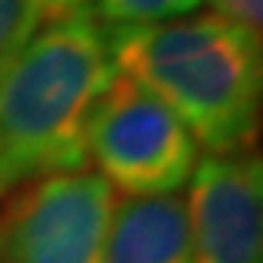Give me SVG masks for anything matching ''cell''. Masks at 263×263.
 I'll return each instance as SVG.
<instances>
[{
  "label": "cell",
  "mask_w": 263,
  "mask_h": 263,
  "mask_svg": "<svg viewBox=\"0 0 263 263\" xmlns=\"http://www.w3.org/2000/svg\"><path fill=\"white\" fill-rule=\"evenodd\" d=\"M108 26L92 10L51 16L0 77V197L86 168V124L115 77Z\"/></svg>",
  "instance_id": "2"
},
{
  "label": "cell",
  "mask_w": 263,
  "mask_h": 263,
  "mask_svg": "<svg viewBox=\"0 0 263 263\" xmlns=\"http://www.w3.org/2000/svg\"><path fill=\"white\" fill-rule=\"evenodd\" d=\"M39 4V13L42 16H64V13H73V10H83L86 0H35Z\"/></svg>",
  "instance_id": "10"
},
{
  "label": "cell",
  "mask_w": 263,
  "mask_h": 263,
  "mask_svg": "<svg viewBox=\"0 0 263 263\" xmlns=\"http://www.w3.org/2000/svg\"><path fill=\"white\" fill-rule=\"evenodd\" d=\"M121 77L172 108L210 156L248 153L260 124V39L219 13L108 26Z\"/></svg>",
  "instance_id": "1"
},
{
  "label": "cell",
  "mask_w": 263,
  "mask_h": 263,
  "mask_svg": "<svg viewBox=\"0 0 263 263\" xmlns=\"http://www.w3.org/2000/svg\"><path fill=\"white\" fill-rule=\"evenodd\" d=\"M4 197L0 263H105L115 194L102 175H45Z\"/></svg>",
  "instance_id": "4"
},
{
  "label": "cell",
  "mask_w": 263,
  "mask_h": 263,
  "mask_svg": "<svg viewBox=\"0 0 263 263\" xmlns=\"http://www.w3.org/2000/svg\"><path fill=\"white\" fill-rule=\"evenodd\" d=\"M105 263H191L187 197L172 191L118 200L105 235Z\"/></svg>",
  "instance_id": "6"
},
{
  "label": "cell",
  "mask_w": 263,
  "mask_h": 263,
  "mask_svg": "<svg viewBox=\"0 0 263 263\" xmlns=\"http://www.w3.org/2000/svg\"><path fill=\"white\" fill-rule=\"evenodd\" d=\"M203 0H96L99 20L108 26H149L191 16Z\"/></svg>",
  "instance_id": "7"
},
{
  "label": "cell",
  "mask_w": 263,
  "mask_h": 263,
  "mask_svg": "<svg viewBox=\"0 0 263 263\" xmlns=\"http://www.w3.org/2000/svg\"><path fill=\"white\" fill-rule=\"evenodd\" d=\"M39 20L42 13L35 0H0V77L26 48L32 32L39 29Z\"/></svg>",
  "instance_id": "8"
},
{
  "label": "cell",
  "mask_w": 263,
  "mask_h": 263,
  "mask_svg": "<svg viewBox=\"0 0 263 263\" xmlns=\"http://www.w3.org/2000/svg\"><path fill=\"white\" fill-rule=\"evenodd\" d=\"M184 197L191 263H263V168L251 149L200 159Z\"/></svg>",
  "instance_id": "5"
},
{
  "label": "cell",
  "mask_w": 263,
  "mask_h": 263,
  "mask_svg": "<svg viewBox=\"0 0 263 263\" xmlns=\"http://www.w3.org/2000/svg\"><path fill=\"white\" fill-rule=\"evenodd\" d=\"M86 156L127 197L172 194L194 175L197 140L149 89L115 73L92 105Z\"/></svg>",
  "instance_id": "3"
},
{
  "label": "cell",
  "mask_w": 263,
  "mask_h": 263,
  "mask_svg": "<svg viewBox=\"0 0 263 263\" xmlns=\"http://www.w3.org/2000/svg\"><path fill=\"white\" fill-rule=\"evenodd\" d=\"M216 13L241 26L244 32H251L254 39H260V23H263V0H213Z\"/></svg>",
  "instance_id": "9"
}]
</instances>
